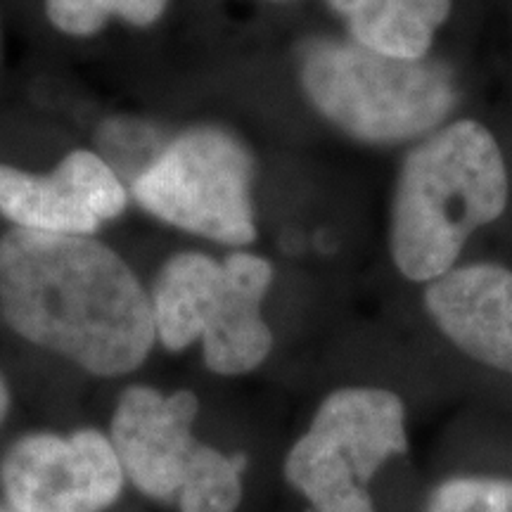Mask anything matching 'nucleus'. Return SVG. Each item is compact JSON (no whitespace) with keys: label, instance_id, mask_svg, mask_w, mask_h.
Masks as SVG:
<instances>
[{"label":"nucleus","instance_id":"obj_1","mask_svg":"<svg viewBox=\"0 0 512 512\" xmlns=\"http://www.w3.org/2000/svg\"><path fill=\"white\" fill-rule=\"evenodd\" d=\"M0 313L22 339L98 377L133 373L157 342L150 292L93 235L10 228L0 238Z\"/></svg>","mask_w":512,"mask_h":512},{"label":"nucleus","instance_id":"obj_2","mask_svg":"<svg viewBox=\"0 0 512 512\" xmlns=\"http://www.w3.org/2000/svg\"><path fill=\"white\" fill-rule=\"evenodd\" d=\"M508 169L496 138L460 119L420 140L396 178L389 249L399 271L432 283L456 268L465 242L508 207Z\"/></svg>","mask_w":512,"mask_h":512},{"label":"nucleus","instance_id":"obj_3","mask_svg":"<svg viewBox=\"0 0 512 512\" xmlns=\"http://www.w3.org/2000/svg\"><path fill=\"white\" fill-rule=\"evenodd\" d=\"M299 81L313 110L347 136L375 145L430 136L458 102L446 64L384 55L351 38L306 41L299 48Z\"/></svg>","mask_w":512,"mask_h":512},{"label":"nucleus","instance_id":"obj_4","mask_svg":"<svg viewBox=\"0 0 512 512\" xmlns=\"http://www.w3.org/2000/svg\"><path fill=\"white\" fill-rule=\"evenodd\" d=\"M273 266L264 256L233 252L223 261L202 252H178L159 268L150 302L157 342L183 351L202 342L211 373H252L273 349L264 299Z\"/></svg>","mask_w":512,"mask_h":512},{"label":"nucleus","instance_id":"obj_5","mask_svg":"<svg viewBox=\"0 0 512 512\" xmlns=\"http://www.w3.org/2000/svg\"><path fill=\"white\" fill-rule=\"evenodd\" d=\"M197 413L200 401L190 389L164 394L133 384L119 396L110 439L126 479L143 496L176 503L181 512H235L247 458L197 439Z\"/></svg>","mask_w":512,"mask_h":512},{"label":"nucleus","instance_id":"obj_6","mask_svg":"<svg viewBox=\"0 0 512 512\" xmlns=\"http://www.w3.org/2000/svg\"><path fill=\"white\" fill-rule=\"evenodd\" d=\"M254 176L256 159L238 133L197 124L174 133L128 192L166 226L245 247L256 240Z\"/></svg>","mask_w":512,"mask_h":512},{"label":"nucleus","instance_id":"obj_7","mask_svg":"<svg viewBox=\"0 0 512 512\" xmlns=\"http://www.w3.org/2000/svg\"><path fill=\"white\" fill-rule=\"evenodd\" d=\"M408 451L406 408L389 389L344 387L325 396L285 458V479L316 512H375L368 484Z\"/></svg>","mask_w":512,"mask_h":512},{"label":"nucleus","instance_id":"obj_8","mask_svg":"<svg viewBox=\"0 0 512 512\" xmlns=\"http://www.w3.org/2000/svg\"><path fill=\"white\" fill-rule=\"evenodd\" d=\"M124 482L110 434L93 427L24 434L0 460V486L15 512H105Z\"/></svg>","mask_w":512,"mask_h":512},{"label":"nucleus","instance_id":"obj_9","mask_svg":"<svg viewBox=\"0 0 512 512\" xmlns=\"http://www.w3.org/2000/svg\"><path fill=\"white\" fill-rule=\"evenodd\" d=\"M131 192L95 150L81 147L53 171L0 164V216L12 228L46 235H91L124 214Z\"/></svg>","mask_w":512,"mask_h":512},{"label":"nucleus","instance_id":"obj_10","mask_svg":"<svg viewBox=\"0 0 512 512\" xmlns=\"http://www.w3.org/2000/svg\"><path fill=\"white\" fill-rule=\"evenodd\" d=\"M425 306L463 354L512 375V271L498 264L451 268L427 283Z\"/></svg>","mask_w":512,"mask_h":512},{"label":"nucleus","instance_id":"obj_11","mask_svg":"<svg viewBox=\"0 0 512 512\" xmlns=\"http://www.w3.org/2000/svg\"><path fill=\"white\" fill-rule=\"evenodd\" d=\"M351 41L377 53L420 60L451 15V0H328Z\"/></svg>","mask_w":512,"mask_h":512},{"label":"nucleus","instance_id":"obj_12","mask_svg":"<svg viewBox=\"0 0 512 512\" xmlns=\"http://www.w3.org/2000/svg\"><path fill=\"white\" fill-rule=\"evenodd\" d=\"M171 136L159 124L140 117H112L95 133V152L131 190V185L155 164Z\"/></svg>","mask_w":512,"mask_h":512},{"label":"nucleus","instance_id":"obj_13","mask_svg":"<svg viewBox=\"0 0 512 512\" xmlns=\"http://www.w3.org/2000/svg\"><path fill=\"white\" fill-rule=\"evenodd\" d=\"M169 0H46V15L57 31L69 36H93L110 19L131 27H152L164 15Z\"/></svg>","mask_w":512,"mask_h":512},{"label":"nucleus","instance_id":"obj_14","mask_svg":"<svg viewBox=\"0 0 512 512\" xmlns=\"http://www.w3.org/2000/svg\"><path fill=\"white\" fill-rule=\"evenodd\" d=\"M427 512H512V479H446L432 491Z\"/></svg>","mask_w":512,"mask_h":512},{"label":"nucleus","instance_id":"obj_15","mask_svg":"<svg viewBox=\"0 0 512 512\" xmlns=\"http://www.w3.org/2000/svg\"><path fill=\"white\" fill-rule=\"evenodd\" d=\"M10 413V389L8 384H5L3 375H0V425H3L5 418H8Z\"/></svg>","mask_w":512,"mask_h":512},{"label":"nucleus","instance_id":"obj_16","mask_svg":"<svg viewBox=\"0 0 512 512\" xmlns=\"http://www.w3.org/2000/svg\"><path fill=\"white\" fill-rule=\"evenodd\" d=\"M0 512H15V510H12V508L8 510V508H3V505H0Z\"/></svg>","mask_w":512,"mask_h":512}]
</instances>
